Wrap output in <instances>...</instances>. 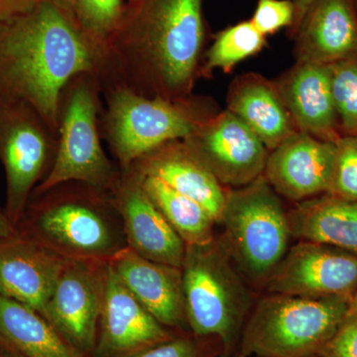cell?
Masks as SVG:
<instances>
[{
    "label": "cell",
    "instance_id": "cell-1",
    "mask_svg": "<svg viewBox=\"0 0 357 357\" xmlns=\"http://www.w3.org/2000/svg\"><path fill=\"white\" fill-rule=\"evenodd\" d=\"M208 23L204 0H133L103 45L102 89L119 86L148 98L192 96Z\"/></svg>",
    "mask_w": 357,
    "mask_h": 357
},
{
    "label": "cell",
    "instance_id": "cell-2",
    "mask_svg": "<svg viewBox=\"0 0 357 357\" xmlns=\"http://www.w3.org/2000/svg\"><path fill=\"white\" fill-rule=\"evenodd\" d=\"M81 74L102 79L103 48L72 13L39 0L30 13L0 23V100L27 103L57 135L63 91Z\"/></svg>",
    "mask_w": 357,
    "mask_h": 357
},
{
    "label": "cell",
    "instance_id": "cell-3",
    "mask_svg": "<svg viewBox=\"0 0 357 357\" xmlns=\"http://www.w3.org/2000/svg\"><path fill=\"white\" fill-rule=\"evenodd\" d=\"M16 230L65 259L109 263L128 248L114 192L76 181L33 194Z\"/></svg>",
    "mask_w": 357,
    "mask_h": 357
},
{
    "label": "cell",
    "instance_id": "cell-4",
    "mask_svg": "<svg viewBox=\"0 0 357 357\" xmlns=\"http://www.w3.org/2000/svg\"><path fill=\"white\" fill-rule=\"evenodd\" d=\"M102 91L107 103L100 131L121 171L167 142L184 140L220 112L206 96L167 100L119 86H105Z\"/></svg>",
    "mask_w": 357,
    "mask_h": 357
},
{
    "label": "cell",
    "instance_id": "cell-5",
    "mask_svg": "<svg viewBox=\"0 0 357 357\" xmlns=\"http://www.w3.org/2000/svg\"><path fill=\"white\" fill-rule=\"evenodd\" d=\"M218 239L230 260L253 286H262L290 248L288 211L264 176L229 189L220 222Z\"/></svg>",
    "mask_w": 357,
    "mask_h": 357
},
{
    "label": "cell",
    "instance_id": "cell-6",
    "mask_svg": "<svg viewBox=\"0 0 357 357\" xmlns=\"http://www.w3.org/2000/svg\"><path fill=\"white\" fill-rule=\"evenodd\" d=\"M349 297L267 294L244 324V356L317 357L351 307Z\"/></svg>",
    "mask_w": 357,
    "mask_h": 357
},
{
    "label": "cell",
    "instance_id": "cell-7",
    "mask_svg": "<svg viewBox=\"0 0 357 357\" xmlns=\"http://www.w3.org/2000/svg\"><path fill=\"white\" fill-rule=\"evenodd\" d=\"M182 271L185 318L199 337H215L229 351L250 312L248 282L218 238L185 245Z\"/></svg>",
    "mask_w": 357,
    "mask_h": 357
},
{
    "label": "cell",
    "instance_id": "cell-8",
    "mask_svg": "<svg viewBox=\"0 0 357 357\" xmlns=\"http://www.w3.org/2000/svg\"><path fill=\"white\" fill-rule=\"evenodd\" d=\"M100 93L102 83L98 75H79L66 86L61 98L55 159L33 194L70 181L114 192L121 170L102 146Z\"/></svg>",
    "mask_w": 357,
    "mask_h": 357
},
{
    "label": "cell",
    "instance_id": "cell-9",
    "mask_svg": "<svg viewBox=\"0 0 357 357\" xmlns=\"http://www.w3.org/2000/svg\"><path fill=\"white\" fill-rule=\"evenodd\" d=\"M58 135L27 103L0 100V162L6 180V217L17 229L37 185L50 171Z\"/></svg>",
    "mask_w": 357,
    "mask_h": 357
},
{
    "label": "cell",
    "instance_id": "cell-10",
    "mask_svg": "<svg viewBox=\"0 0 357 357\" xmlns=\"http://www.w3.org/2000/svg\"><path fill=\"white\" fill-rule=\"evenodd\" d=\"M109 263L67 259L43 316L73 347L93 351L96 344Z\"/></svg>",
    "mask_w": 357,
    "mask_h": 357
},
{
    "label": "cell",
    "instance_id": "cell-11",
    "mask_svg": "<svg viewBox=\"0 0 357 357\" xmlns=\"http://www.w3.org/2000/svg\"><path fill=\"white\" fill-rule=\"evenodd\" d=\"M184 142L227 189L255 182L264 174L269 150L229 110H220Z\"/></svg>",
    "mask_w": 357,
    "mask_h": 357
},
{
    "label": "cell",
    "instance_id": "cell-12",
    "mask_svg": "<svg viewBox=\"0 0 357 357\" xmlns=\"http://www.w3.org/2000/svg\"><path fill=\"white\" fill-rule=\"evenodd\" d=\"M267 294L354 297L357 256L328 244L299 241L289 248L265 283Z\"/></svg>",
    "mask_w": 357,
    "mask_h": 357
},
{
    "label": "cell",
    "instance_id": "cell-13",
    "mask_svg": "<svg viewBox=\"0 0 357 357\" xmlns=\"http://www.w3.org/2000/svg\"><path fill=\"white\" fill-rule=\"evenodd\" d=\"M335 156V143L295 131L269 151L263 176L281 198L300 203L328 194Z\"/></svg>",
    "mask_w": 357,
    "mask_h": 357
},
{
    "label": "cell",
    "instance_id": "cell-14",
    "mask_svg": "<svg viewBox=\"0 0 357 357\" xmlns=\"http://www.w3.org/2000/svg\"><path fill=\"white\" fill-rule=\"evenodd\" d=\"M114 194L128 248L151 261L182 267L187 246L148 197L132 168L121 171Z\"/></svg>",
    "mask_w": 357,
    "mask_h": 357
},
{
    "label": "cell",
    "instance_id": "cell-15",
    "mask_svg": "<svg viewBox=\"0 0 357 357\" xmlns=\"http://www.w3.org/2000/svg\"><path fill=\"white\" fill-rule=\"evenodd\" d=\"M65 258L16 230L0 238V296L43 314Z\"/></svg>",
    "mask_w": 357,
    "mask_h": 357
},
{
    "label": "cell",
    "instance_id": "cell-16",
    "mask_svg": "<svg viewBox=\"0 0 357 357\" xmlns=\"http://www.w3.org/2000/svg\"><path fill=\"white\" fill-rule=\"evenodd\" d=\"M295 63L333 65L357 58L354 0H312L294 34Z\"/></svg>",
    "mask_w": 357,
    "mask_h": 357
},
{
    "label": "cell",
    "instance_id": "cell-17",
    "mask_svg": "<svg viewBox=\"0 0 357 357\" xmlns=\"http://www.w3.org/2000/svg\"><path fill=\"white\" fill-rule=\"evenodd\" d=\"M296 130L335 143L340 137L331 65L295 63L273 79Z\"/></svg>",
    "mask_w": 357,
    "mask_h": 357
},
{
    "label": "cell",
    "instance_id": "cell-18",
    "mask_svg": "<svg viewBox=\"0 0 357 357\" xmlns=\"http://www.w3.org/2000/svg\"><path fill=\"white\" fill-rule=\"evenodd\" d=\"M100 326V351L107 356H133L171 338L166 326L134 297L109 264Z\"/></svg>",
    "mask_w": 357,
    "mask_h": 357
},
{
    "label": "cell",
    "instance_id": "cell-19",
    "mask_svg": "<svg viewBox=\"0 0 357 357\" xmlns=\"http://www.w3.org/2000/svg\"><path fill=\"white\" fill-rule=\"evenodd\" d=\"M119 280L164 326L187 323L181 268L151 261L126 248L110 260Z\"/></svg>",
    "mask_w": 357,
    "mask_h": 357
},
{
    "label": "cell",
    "instance_id": "cell-20",
    "mask_svg": "<svg viewBox=\"0 0 357 357\" xmlns=\"http://www.w3.org/2000/svg\"><path fill=\"white\" fill-rule=\"evenodd\" d=\"M131 168L143 175L160 178L180 194L194 199L218 223L227 199L223 187L197 158L184 140H173L134 162Z\"/></svg>",
    "mask_w": 357,
    "mask_h": 357
},
{
    "label": "cell",
    "instance_id": "cell-21",
    "mask_svg": "<svg viewBox=\"0 0 357 357\" xmlns=\"http://www.w3.org/2000/svg\"><path fill=\"white\" fill-rule=\"evenodd\" d=\"M227 109L246 124L269 151L297 131L273 81L257 73L241 75L230 83Z\"/></svg>",
    "mask_w": 357,
    "mask_h": 357
},
{
    "label": "cell",
    "instance_id": "cell-22",
    "mask_svg": "<svg viewBox=\"0 0 357 357\" xmlns=\"http://www.w3.org/2000/svg\"><path fill=\"white\" fill-rule=\"evenodd\" d=\"M293 238L328 244L357 256V202L325 194L288 211Z\"/></svg>",
    "mask_w": 357,
    "mask_h": 357
},
{
    "label": "cell",
    "instance_id": "cell-23",
    "mask_svg": "<svg viewBox=\"0 0 357 357\" xmlns=\"http://www.w3.org/2000/svg\"><path fill=\"white\" fill-rule=\"evenodd\" d=\"M0 342L21 357H84L43 314L0 296Z\"/></svg>",
    "mask_w": 357,
    "mask_h": 357
},
{
    "label": "cell",
    "instance_id": "cell-24",
    "mask_svg": "<svg viewBox=\"0 0 357 357\" xmlns=\"http://www.w3.org/2000/svg\"><path fill=\"white\" fill-rule=\"evenodd\" d=\"M134 171L139 176L148 197L185 245L210 243L215 238L217 222L203 206L175 191L160 178Z\"/></svg>",
    "mask_w": 357,
    "mask_h": 357
},
{
    "label": "cell",
    "instance_id": "cell-25",
    "mask_svg": "<svg viewBox=\"0 0 357 357\" xmlns=\"http://www.w3.org/2000/svg\"><path fill=\"white\" fill-rule=\"evenodd\" d=\"M267 37L256 29L250 20L239 21L215 34L204 52L199 77H211L215 70L230 74L239 63L261 53Z\"/></svg>",
    "mask_w": 357,
    "mask_h": 357
},
{
    "label": "cell",
    "instance_id": "cell-26",
    "mask_svg": "<svg viewBox=\"0 0 357 357\" xmlns=\"http://www.w3.org/2000/svg\"><path fill=\"white\" fill-rule=\"evenodd\" d=\"M331 86L342 136H357V58L331 65Z\"/></svg>",
    "mask_w": 357,
    "mask_h": 357
},
{
    "label": "cell",
    "instance_id": "cell-27",
    "mask_svg": "<svg viewBox=\"0 0 357 357\" xmlns=\"http://www.w3.org/2000/svg\"><path fill=\"white\" fill-rule=\"evenodd\" d=\"M124 7L122 0H75L73 15L89 38L103 47L121 22Z\"/></svg>",
    "mask_w": 357,
    "mask_h": 357
},
{
    "label": "cell",
    "instance_id": "cell-28",
    "mask_svg": "<svg viewBox=\"0 0 357 357\" xmlns=\"http://www.w3.org/2000/svg\"><path fill=\"white\" fill-rule=\"evenodd\" d=\"M328 194L357 202V136H342L335 142V164Z\"/></svg>",
    "mask_w": 357,
    "mask_h": 357
},
{
    "label": "cell",
    "instance_id": "cell-29",
    "mask_svg": "<svg viewBox=\"0 0 357 357\" xmlns=\"http://www.w3.org/2000/svg\"><path fill=\"white\" fill-rule=\"evenodd\" d=\"M295 17V7L291 0H257L251 22L265 37L281 30H289Z\"/></svg>",
    "mask_w": 357,
    "mask_h": 357
},
{
    "label": "cell",
    "instance_id": "cell-30",
    "mask_svg": "<svg viewBox=\"0 0 357 357\" xmlns=\"http://www.w3.org/2000/svg\"><path fill=\"white\" fill-rule=\"evenodd\" d=\"M317 357H357V311L349 310L342 325Z\"/></svg>",
    "mask_w": 357,
    "mask_h": 357
},
{
    "label": "cell",
    "instance_id": "cell-31",
    "mask_svg": "<svg viewBox=\"0 0 357 357\" xmlns=\"http://www.w3.org/2000/svg\"><path fill=\"white\" fill-rule=\"evenodd\" d=\"M131 357H204L201 347L190 338H172Z\"/></svg>",
    "mask_w": 357,
    "mask_h": 357
},
{
    "label": "cell",
    "instance_id": "cell-32",
    "mask_svg": "<svg viewBox=\"0 0 357 357\" xmlns=\"http://www.w3.org/2000/svg\"><path fill=\"white\" fill-rule=\"evenodd\" d=\"M39 0H0V23L30 13Z\"/></svg>",
    "mask_w": 357,
    "mask_h": 357
},
{
    "label": "cell",
    "instance_id": "cell-33",
    "mask_svg": "<svg viewBox=\"0 0 357 357\" xmlns=\"http://www.w3.org/2000/svg\"><path fill=\"white\" fill-rule=\"evenodd\" d=\"M293 2L294 7H295V17H294L293 24L291 26L290 29L287 30V35L289 39L292 40L298 26H299L303 16L309 7L312 0H291Z\"/></svg>",
    "mask_w": 357,
    "mask_h": 357
},
{
    "label": "cell",
    "instance_id": "cell-34",
    "mask_svg": "<svg viewBox=\"0 0 357 357\" xmlns=\"http://www.w3.org/2000/svg\"><path fill=\"white\" fill-rule=\"evenodd\" d=\"M15 232L16 229H14L13 225H11L6 217L4 208L0 206V238L13 236Z\"/></svg>",
    "mask_w": 357,
    "mask_h": 357
},
{
    "label": "cell",
    "instance_id": "cell-35",
    "mask_svg": "<svg viewBox=\"0 0 357 357\" xmlns=\"http://www.w3.org/2000/svg\"><path fill=\"white\" fill-rule=\"evenodd\" d=\"M49 1L53 2L55 6L73 14V6H74L75 0H49Z\"/></svg>",
    "mask_w": 357,
    "mask_h": 357
},
{
    "label": "cell",
    "instance_id": "cell-36",
    "mask_svg": "<svg viewBox=\"0 0 357 357\" xmlns=\"http://www.w3.org/2000/svg\"><path fill=\"white\" fill-rule=\"evenodd\" d=\"M0 357H21L20 354L11 351L6 344L0 342Z\"/></svg>",
    "mask_w": 357,
    "mask_h": 357
},
{
    "label": "cell",
    "instance_id": "cell-37",
    "mask_svg": "<svg viewBox=\"0 0 357 357\" xmlns=\"http://www.w3.org/2000/svg\"><path fill=\"white\" fill-rule=\"evenodd\" d=\"M351 307L357 311V289L356 293L354 294V297H352Z\"/></svg>",
    "mask_w": 357,
    "mask_h": 357
},
{
    "label": "cell",
    "instance_id": "cell-38",
    "mask_svg": "<svg viewBox=\"0 0 357 357\" xmlns=\"http://www.w3.org/2000/svg\"><path fill=\"white\" fill-rule=\"evenodd\" d=\"M354 2H356V11H357V0H354Z\"/></svg>",
    "mask_w": 357,
    "mask_h": 357
},
{
    "label": "cell",
    "instance_id": "cell-39",
    "mask_svg": "<svg viewBox=\"0 0 357 357\" xmlns=\"http://www.w3.org/2000/svg\"><path fill=\"white\" fill-rule=\"evenodd\" d=\"M128 1H133V0H128Z\"/></svg>",
    "mask_w": 357,
    "mask_h": 357
}]
</instances>
